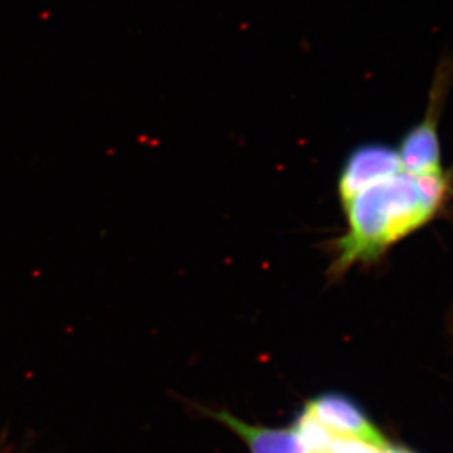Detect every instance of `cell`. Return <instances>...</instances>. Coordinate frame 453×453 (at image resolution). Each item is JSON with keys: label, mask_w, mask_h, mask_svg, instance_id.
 Wrapping results in <instances>:
<instances>
[{"label": "cell", "mask_w": 453, "mask_h": 453, "mask_svg": "<svg viewBox=\"0 0 453 453\" xmlns=\"http://www.w3.org/2000/svg\"><path fill=\"white\" fill-rule=\"evenodd\" d=\"M453 197V173L418 175L405 168L342 199L346 230L332 243L328 277L379 262L395 244L433 223Z\"/></svg>", "instance_id": "6da1fadb"}, {"label": "cell", "mask_w": 453, "mask_h": 453, "mask_svg": "<svg viewBox=\"0 0 453 453\" xmlns=\"http://www.w3.org/2000/svg\"><path fill=\"white\" fill-rule=\"evenodd\" d=\"M384 453H414L411 452V450L405 449V448H396V446L388 445L384 450Z\"/></svg>", "instance_id": "8992f818"}, {"label": "cell", "mask_w": 453, "mask_h": 453, "mask_svg": "<svg viewBox=\"0 0 453 453\" xmlns=\"http://www.w3.org/2000/svg\"><path fill=\"white\" fill-rule=\"evenodd\" d=\"M386 448L357 437L340 436L334 433L328 445L327 453H384Z\"/></svg>", "instance_id": "5b68a950"}, {"label": "cell", "mask_w": 453, "mask_h": 453, "mask_svg": "<svg viewBox=\"0 0 453 453\" xmlns=\"http://www.w3.org/2000/svg\"><path fill=\"white\" fill-rule=\"evenodd\" d=\"M453 81V55L445 52L437 62L427 111L421 121L406 131L396 150L402 165L414 174H441L446 171L441 157L439 124Z\"/></svg>", "instance_id": "7a4b0ae2"}, {"label": "cell", "mask_w": 453, "mask_h": 453, "mask_svg": "<svg viewBox=\"0 0 453 453\" xmlns=\"http://www.w3.org/2000/svg\"><path fill=\"white\" fill-rule=\"evenodd\" d=\"M311 414L340 436L357 437L379 446H388L359 406L339 393H324L306 403Z\"/></svg>", "instance_id": "277c9868"}, {"label": "cell", "mask_w": 453, "mask_h": 453, "mask_svg": "<svg viewBox=\"0 0 453 453\" xmlns=\"http://www.w3.org/2000/svg\"><path fill=\"white\" fill-rule=\"evenodd\" d=\"M401 168L403 165L396 148L384 143L357 146L349 153L340 170L337 180L340 201L352 196L353 193L365 188L366 184L393 174Z\"/></svg>", "instance_id": "3957f363"}]
</instances>
